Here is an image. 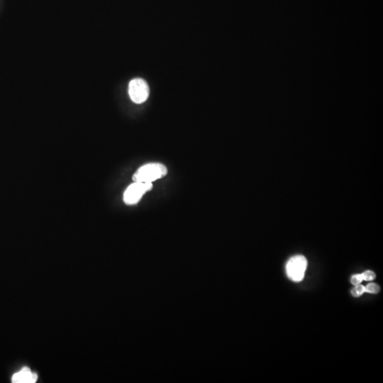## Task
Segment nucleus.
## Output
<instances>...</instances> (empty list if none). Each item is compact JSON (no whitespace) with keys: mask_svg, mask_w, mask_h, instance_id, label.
I'll return each mask as SVG.
<instances>
[{"mask_svg":"<svg viewBox=\"0 0 383 383\" xmlns=\"http://www.w3.org/2000/svg\"><path fill=\"white\" fill-rule=\"evenodd\" d=\"M364 293H366L365 287L360 284L356 285V287L351 290L352 296L356 298L361 296Z\"/></svg>","mask_w":383,"mask_h":383,"instance_id":"obj_7","label":"nucleus"},{"mask_svg":"<svg viewBox=\"0 0 383 383\" xmlns=\"http://www.w3.org/2000/svg\"><path fill=\"white\" fill-rule=\"evenodd\" d=\"M365 290H366V293L377 294L381 290V288H380L379 285L376 284V283H370L366 287H365Z\"/></svg>","mask_w":383,"mask_h":383,"instance_id":"obj_6","label":"nucleus"},{"mask_svg":"<svg viewBox=\"0 0 383 383\" xmlns=\"http://www.w3.org/2000/svg\"><path fill=\"white\" fill-rule=\"evenodd\" d=\"M167 173L166 166L159 163H153L140 168L133 175V180L134 182L152 183L154 181L163 178Z\"/></svg>","mask_w":383,"mask_h":383,"instance_id":"obj_1","label":"nucleus"},{"mask_svg":"<svg viewBox=\"0 0 383 383\" xmlns=\"http://www.w3.org/2000/svg\"><path fill=\"white\" fill-rule=\"evenodd\" d=\"M361 275L363 280H366V281H372V280L376 279V273L374 272L371 271V270L364 272Z\"/></svg>","mask_w":383,"mask_h":383,"instance_id":"obj_8","label":"nucleus"},{"mask_svg":"<svg viewBox=\"0 0 383 383\" xmlns=\"http://www.w3.org/2000/svg\"><path fill=\"white\" fill-rule=\"evenodd\" d=\"M152 189V183L134 182L127 187L124 194V201L128 205H136L141 200L144 194Z\"/></svg>","mask_w":383,"mask_h":383,"instance_id":"obj_3","label":"nucleus"},{"mask_svg":"<svg viewBox=\"0 0 383 383\" xmlns=\"http://www.w3.org/2000/svg\"><path fill=\"white\" fill-rule=\"evenodd\" d=\"M149 92L147 83L141 78H135L128 85V94L135 103L141 104L146 102L149 96Z\"/></svg>","mask_w":383,"mask_h":383,"instance_id":"obj_4","label":"nucleus"},{"mask_svg":"<svg viewBox=\"0 0 383 383\" xmlns=\"http://www.w3.org/2000/svg\"><path fill=\"white\" fill-rule=\"evenodd\" d=\"M306 267L307 260L305 257L300 255H295L287 263V275L293 281L300 282L304 278Z\"/></svg>","mask_w":383,"mask_h":383,"instance_id":"obj_2","label":"nucleus"},{"mask_svg":"<svg viewBox=\"0 0 383 383\" xmlns=\"http://www.w3.org/2000/svg\"><path fill=\"white\" fill-rule=\"evenodd\" d=\"M38 380V375L31 371L29 368H23L11 378V382L14 383H35Z\"/></svg>","mask_w":383,"mask_h":383,"instance_id":"obj_5","label":"nucleus"},{"mask_svg":"<svg viewBox=\"0 0 383 383\" xmlns=\"http://www.w3.org/2000/svg\"><path fill=\"white\" fill-rule=\"evenodd\" d=\"M362 281H363V278H362L361 274L353 275L350 279L352 284L354 285L361 284Z\"/></svg>","mask_w":383,"mask_h":383,"instance_id":"obj_9","label":"nucleus"}]
</instances>
